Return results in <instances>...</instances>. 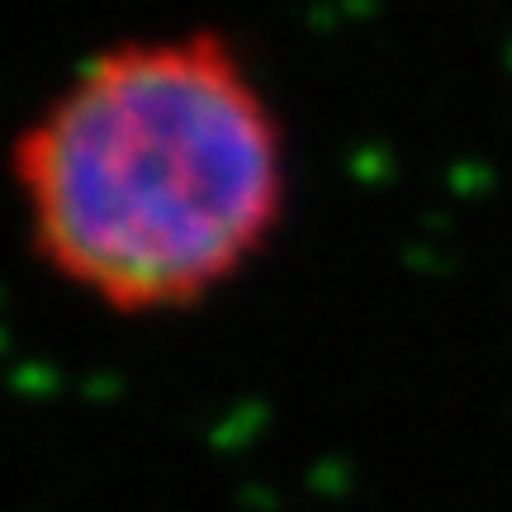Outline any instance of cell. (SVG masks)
<instances>
[{"label":"cell","mask_w":512,"mask_h":512,"mask_svg":"<svg viewBox=\"0 0 512 512\" xmlns=\"http://www.w3.org/2000/svg\"><path fill=\"white\" fill-rule=\"evenodd\" d=\"M38 252L124 313L185 309L261 252L285 204L271 105L219 38L95 57L15 147Z\"/></svg>","instance_id":"6da1fadb"}]
</instances>
